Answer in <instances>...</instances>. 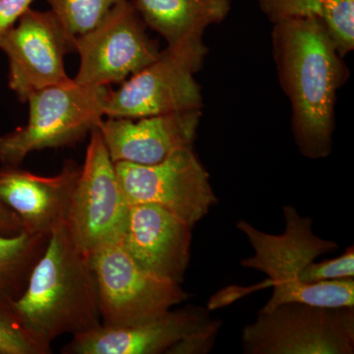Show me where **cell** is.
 <instances>
[{"label":"cell","mask_w":354,"mask_h":354,"mask_svg":"<svg viewBox=\"0 0 354 354\" xmlns=\"http://www.w3.org/2000/svg\"><path fill=\"white\" fill-rule=\"evenodd\" d=\"M354 248L349 246L346 252L335 259L326 260L309 266L304 274V283L307 286L321 281L353 279Z\"/></svg>","instance_id":"cell-21"},{"label":"cell","mask_w":354,"mask_h":354,"mask_svg":"<svg viewBox=\"0 0 354 354\" xmlns=\"http://www.w3.org/2000/svg\"><path fill=\"white\" fill-rule=\"evenodd\" d=\"M35 0H0V37L16 25Z\"/></svg>","instance_id":"cell-22"},{"label":"cell","mask_w":354,"mask_h":354,"mask_svg":"<svg viewBox=\"0 0 354 354\" xmlns=\"http://www.w3.org/2000/svg\"><path fill=\"white\" fill-rule=\"evenodd\" d=\"M48 241L50 235L44 234H0V315L13 323L16 324L14 304L24 293L32 269Z\"/></svg>","instance_id":"cell-17"},{"label":"cell","mask_w":354,"mask_h":354,"mask_svg":"<svg viewBox=\"0 0 354 354\" xmlns=\"http://www.w3.org/2000/svg\"><path fill=\"white\" fill-rule=\"evenodd\" d=\"M241 339L246 354H353L354 306L281 304L259 312Z\"/></svg>","instance_id":"cell-5"},{"label":"cell","mask_w":354,"mask_h":354,"mask_svg":"<svg viewBox=\"0 0 354 354\" xmlns=\"http://www.w3.org/2000/svg\"><path fill=\"white\" fill-rule=\"evenodd\" d=\"M149 28L167 41L169 48L203 39L205 30L227 18L232 0H133Z\"/></svg>","instance_id":"cell-16"},{"label":"cell","mask_w":354,"mask_h":354,"mask_svg":"<svg viewBox=\"0 0 354 354\" xmlns=\"http://www.w3.org/2000/svg\"><path fill=\"white\" fill-rule=\"evenodd\" d=\"M283 234L261 232L246 221L236 227L245 235L254 250L252 257L241 261L242 267L264 272L274 292L260 312H269L288 302L323 307L354 306V279H342L305 285L304 274L319 256L339 248L335 241L317 236L313 221L299 215L292 206L283 207Z\"/></svg>","instance_id":"cell-3"},{"label":"cell","mask_w":354,"mask_h":354,"mask_svg":"<svg viewBox=\"0 0 354 354\" xmlns=\"http://www.w3.org/2000/svg\"><path fill=\"white\" fill-rule=\"evenodd\" d=\"M24 232V227L19 216L4 203L0 201V234L12 236Z\"/></svg>","instance_id":"cell-23"},{"label":"cell","mask_w":354,"mask_h":354,"mask_svg":"<svg viewBox=\"0 0 354 354\" xmlns=\"http://www.w3.org/2000/svg\"><path fill=\"white\" fill-rule=\"evenodd\" d=\"M122 0H46L50 10L71 36L78 37L99 24Z\"/></svg>","instance_id":"cell-19"},{"label":"cell","mask_w":354,"mask_h":354,"mask_svg":"<svg viewBox=\"0 0 354 354\" xmlns=\"http://www.w3.org/2000/svg\"><path fill=\"white\" fill-rule=\"evenodd\" d=\"M75 39L53 11L32 8L0 37V50L8 59L9 88L21 102L41 88L68 82L64 57L75 50Z\"/></svg>","instance_id":"cell-12"},{"label":"cell","mask_w":354,"mask_h":354,"mask_svg":"<svg viewBox=\"0 0 354 354\" xmlns=\"http://www.w3.org/2000/svg\"><path fill=\"white\" fill-rule=\"evenodd\" d=\"M130 0H122L90 31L76 37L80 65L73 80L108 87L123 83L157 59L160 50Z\"/></svg>","instance_id":"cell-10"},{"label":"cell","mask_w":354,"mask_h":354,"mask_svg":"<svg viewBox=\"0 0 354 354\" xmlns=\"http://www.w3.org/2000/svg\"><path fill=\"white\" fill-rule=\"evenodd\" d=\"M192 228L158 205H131L120 243L145 271L183 285L190 262Z\"/></svg>","instance_id":"cell-13"},{"label":"cell","mask_w":354,"mask_h":354,"mask_svg":"<svg viewBox=\"0 0 354 354\" xmlns=\"http://www.w3.org/2000/svg\"><path fill=\"white\" fill-rule=\"evenodd\" d=\"M272 24L316 18L327 27L342 57L354 50V0H257Z\"/></svg>","instance_id":"cell-18"},{"label":"cell","mask_w":354,"mask_h":354,"mask_svg":"<svg viewBox=\"0 0 354 354\" xmlns=\"http://www.w3.org/2000/svg\"><path fill=\"white\" fill-rule=\"evenodd\" d=\"M13 312L16 324L48 348L62 335L74 337L102 326L90 258L72 241L64 225L50 235Z\"/></svg>","instance_id":"cell-2"},{"label":"cell","mask_w":354,"mask_h":354,"mask_svg":"<svg viewBox=\"0 0 354 354\" xmlns=\"http://www.w3.org/2000/svg\"><path fill=\"white\" fill-rule=\"evenodd\" d=\"M123 194L131 205L156 204L191 227L207 216L218 198L209 174L193 146L184 147L151 165L114 162Z\"/></svg>","instance_id":"cell-9"},{"label":"cell","mask_w":354,"mask_h":354,"mask_svg":"<svg viewBox=\"0 0 354 354\" xmlns=\"http://www.w3.org/2000/svg\"><path fill=\"white\" fill-rule=\"evenodd\" d=\"M51 348L39 344L19 326L0 315V354H48Z\"/></svg>","instance_id":"cell-20"},{"label":"cell","mask_w":354,"mask_h":354,"mask_svg":"<svg viewBox=\"0 0 354 354\" xmlns=\"http://www.w3.org/2000/svg\"><path fill=\"white\" fill-rule=\"evenodd\" d=\"M109 94L108 87L80 85L73 79L32 93L27 124L0 136V162L19 167L35 151L82 141L104 118Z\"/></svg>","instance_id":"cell-4"},{"label":"cell","mask_w":354,"mask_h":354,"mask_svg":"<svg viewBox=\"0 0 354 354\" xmlns=\"http://www.w3.org/2000/svg\"><path fill=\"white\" fill-rule=\"evenodd\" d=\"M221 321L200 306L169 310L162 315L128 327L99 328L74 335L64 354H171L179 346L195 349L215 344Z\"/></svg>","instance_id":"cell-11"},{"label":"cell","mask_w":354,"mask_h":354,"mask_svg":"<svg viewBox=\"0 0 354 354\" xmlns=\"http://www.w3.org/2000/svg\"><path fill=\"white\" fill-rule=\"evenodd\" d=\"M80 167L66 160L55 176H41L19 167H0V201L12 209L25 232L50 235L64 225Z\"/></svg>","instance_id":"cell-15"},{"label":"cell","mask_w":354,"mask_h":354,"mask_svg":"<svg viewBox=\"0 0 354 354\" xmlns=\"http://www.w3.org/2000/svg\"><path fill=\"white\" fill-rule=\"evenodd\" d=\"M208 48L203 39L160 51L157 59L111 92L104 116L140 118L202 109V88L195 79Z\"/></svg>","instance_id":"cell-6"},{"label":"cell","mask_w":354,"mask_h":354,"mask_svg":"<svg viewBox=\"0 0 354 354\" xmlns=\"http://www.w3.org/2000/svg\"><path fill=\"white\" fill-rule=\"evenodd\" d=\"M272 46L298 150L311 160L328 157L337 91L348 76L334 39L322 21L302 18L274 24Z\"/></svg>","instance_id":"cell-1"},{"label":"cell","mask_w":354,"mask_h":354,"mask_svg":"<svg viewBox=\"0 0 354 354\" xmlns=\"http://www.w3.org/2000/svg\"><path fill=\"white\" fill-rule=\"evenodd\" d=\"M130 205L123 194L102 133H90L85 160L80 167L65 227L72 241L86 254L122 241Z\"/></svg>","instance_id":"cell-7"},{"label":"cell","mask_w":354,"mask_h":354,"mask_svg":"<svg viewBox=\"0 0 354 354\" xmlns=\"http://www.w3.org/2000/svg\"><path fill=\"white\" fill-rule=\"evenodd\" d=\"M201 109L140 118H108L97 125L113 162L151 165L194 145Z\"/></svg>","instance_id":"cell-14"},{"label":"cell","mask_w":354,"mask_h":354,"mask_svg":"<svg viewBox=\"0 0 354 354\" xmlns=\"http://www.w3.org/2000/svg\"><path fill=\"white\" fill-rule=\"evenodd\" d=\"M104 327H128L162 315L190 297L181 285L140 267L120 242L88 254Z\"/></svg>","instance_id":"cell-8"}]
</instances>
